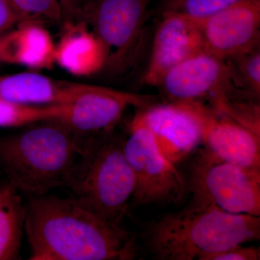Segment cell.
Wrapping results in <instances>:
<instances>
[{"label": "cell", "mask_w": 260, "mask_h": 260, "mask_svg": "<svg viewBox=\"0 0 260 260\" xmlns=\"http://www.w3.org/2000/svg\"><path fill=\"white\" fill-rule=\"evenodd\" d=\"M62 10L63 23L74 21L80 0H59Z\"/></svg>", "instance_id": "obj_24"}, {"label": "cell", "mask_w": 260, "mask_h": 260, "mask_svg": "<svg viewBox=\"0 0 260 260\" xmlns=\"http://www.w3.org/2000/svg\"><path fill=\"white\" fill-rule=\"evenodd\" d=\"M198 22L205 50L223 60L260 44V0H240Z\"/></svg>", "instance_id": "obj_11"}, {"label": "cell", "mask_w": 260, "mask_h": 260, "mask_svg": "<svg viewBox=\"0 0 260 260\" xmlns=\"http://www.w3.org/2000/svg\"><path fill=\"white\" fill-rule=\"evenodd\" d=\"M66 32L55 47V61L72 74L89 75L104 68L100 42L81 21L66 22Z\"/></svg>", "instance_id": "obj_16"}, {"label": "cell", "mask_w": 260, "mask_h": 260, "mask_svg": "<svg viewBox=\"0 0 260 260\" xmlns=\"http://www.w3.org/2000/svg\"><path fill=\"white\" fill-rule=\"evenodd\" d=\"M160 15L148 68L142 78L145 85L156 87L169 70L205 50L199 22L172 12Z\"/></svg>", "instance_id": "obj_12"}, {"label": "cell", "mask_w": 260, "mask_h": 260, "mask_svg": "<svg viewBox=\"0 0 260 260\" xmlns=\"http://www.w3.org/2000/svg\"><path fill=\"white\" fill-rule=\"evenodd\" d=\"M0 61L49 68L55 61V46L42 25L22 22L0 35Z\"/></svg>", "instance_id": "obj_15"}, {"label": "cell", "mask_w": 260, "mask_h": 260, "mask_svg": "<svg viewBox=\"0 0 260 260\" xmlns=\"http://www.w3.org/2000/svg\"><path fill=\"white\" fill-rule=\"evenodd\" d=\"M157 87L171 102H199L208 96L244 99L233 84L226 61L205 50L169 70Z\"/></svg>", "instance_id": "obj_10"}, {"label": "cell", "mask_w": 260, "mask_h": 260, "mask_svg": "<svg viewBox=\"0 0 260 260\" xmlns=\"http://www.w3.org/2000/svg\"><path fill=\"white\" fill-rule=\"evenodd\" d=\"M124 141L122 135H109L93 153L80 159L68 186L80 205L110 223L121 224L135 189Z\"/></svg>", "instance_id": "obj_4"}, {"label": "cell", "mask_w": 260, "mask_h": 260, "mask_svg": "<svg viewBox=\"0 0 260 260\" xmlns=\"http://www.w3.org/2000/svg\"><path fill=\"white\" fill-rule=\"evenodd\" d=\"M124 151L134 172L135 189L129 207L179 204L187 184L175 165L162 153L151 132L135 116Z\"/></svg>", "instance_id": "obj_7"}, {"label": "cell", "mask_w": 260, "mask_h": 260, "mask_svg": "<svg viewBox=\"0 0 260 260\" xmlns=\"http://www.w3.org/2000/svg\"><path fill=\"white\" fill-rule=\"evenodd\" d=\"M259 239V216L229 213L195 199L184 209L149 223L142 234L145 249L159 260H203Z\"/></svg>", "instance_id": "obj_2"}, {"label": "cell", "mask_w": 260, "mask_h": 260, "mask_svg": "<svg viewBox=\"0 0 260 260\" xmlns=\"http://www.w3.org/2000/svg\"><path fill=\"white\" fill-rule=\"evenodd\" d=\"M23 22L39 24L63 23L62 10L59 0H7Z\"/></svg>", "instance_id": "obj_20"}, {"label": "cell", "mask_w": 260, "mask_h": 260, "mask_svg": "<svg viewBox=\"0 0 260 260\" xmlns=\"http://www.w3.org/2000/svg\"><path fill=\"white\" fill-rule=\"evenodd\" d=\"M203 143L222 160L260 172V135L210 107Z\"/></svg>", "instance_id": "obj_13"}, {"label": "cell", "mask_w": 260, "mask_h": 260, "mask_svg": "<svg viewBox=\"0 0 260 260\" xmlns=\"http://www.w3.org/2000/svg\"><path fill=\"white\" fill-rule=\"evenodd\" d=\"M80 158L73 135L56 119L0 138V167L26 197L68 187Z\"/></svg>", "instance_id": "obj_3"}, {"label": "cell", "mask_w": 260, "mask_h": 260, "mask_svg": "<svg viewBox=\"0 0 260 260\" xmlns=\"http://www.w3.org/2000/svg\"><path fill=\"white\" fill-rule=\"evenodd\" d=\"M186 184L191 199L229 213L260 216V172L222 160L206 146L198 150Z\"/></svg>", "instance_id": "obj_6"}, {"label": "cell", "mask_w": 260, "mask_h": 260, "mask_svg": "<svg viewBox=\"0 0 260 260\" xmlns=\"http://www.w3.org/2000/svg\"><path fill=\"white\" fill-rule=\"evenodd\" d=\"M23 19L7 0H0V35L21 23Z\"/></svg>", "instance_id": "obj_23"}, {"label": "cell", "mask_w": 260, "mask_h": 260, "mask_svg": "<svg viewBox=\"0 0 260 260\" xmlns=\"http://www.w3.org/2000/svg\"><path fill=\"white\" fill-rule=\"evenodd\" d=\"M233 84L247 100L259 102V45L228 59Z\"/></svg>", "instance_id": "obj_18"}, {"label": "cell", "mask_w": 260, "mask_h": 260, "mask_svg": "<svg viewBox=\"0 0 260 260\" xmlns=\"http://www.w3.org/2000/svg\"><path fill=\"white\" fill-rule=\"evenodd\" d=\"M157 103L153 95L129 93L93 85L73 102L65 104L56 120L74 138L81 158L95 151L108 137L129 107L143 109Z\"/></svg>", "instance_id": "obj_8"}, {"label": "cell", "mask_w": 260, "mask_h": 260, "mask_svg": "<svg viewBox=\"0 0 260 260\" xmlns=\"http://www.w3.org/2000/svg\"><path fill=\"white\" fill-rule=\"evenodd\" d=\"M208 107L200 102L152 104L135 115L151 132L162 153L179 164L203 143Z\"/></svg>", "instance_id": "obj_9"}, {"label": "cell", "mask_w": 260, "mask_h": 260, "mask_svg": "<svg viewBox=\"0 0 260 260\" xmlns=\"http://www.w3.org/2000/svg\"><path fill=\"white\" fill-rule=\"evenodd\" d=\"M25 206L8 179L0 181V260L20 259Z\"/></svg>", "instance_id": "obj_17"}, {"label": "cell", "mask_w": 260, "mask_h": 260, "mask_svg": "<svg viewBox=\"0 0 260 260\" xmlns=\"http://www.w3.org/2000/svg\"><path fill=\"white\" fill-rule=\"evenodd\" d=\"M93 87L39 73H17L0 76V99L34 105L68 104Z\"/></svg>", "instance_id": "obj_14"}, {"label": "cell", "mask_w": 260, "mask_h": 260, "mask_svg": "<svg viewBox=\"0 0 260 260\" xmlns=\"http://www.w3.org/2000/svg\"><path fill=\"white\" fill-rule=\"evenodd\" d=\"M240 0H162L158 12H172L201 21Z\"/></svg>", "instance_id": "obj_21"}, {"label": "cell", "mask_w": 260, "mask_h": 260, "mask_svg": "<svg viewBox=\"0 0 260 260\" xmlns=\"http://www.w3.org/2000/svg\"><path fill=\"white\" fill-rule=\"evenodd\" d=\"M24 229L30 260H132L138 257L137 237L110 223L75 198L27 197Z\"/></svg>", "instance_id": "obj_1"}, {"label": "cell", "mask_w": 260, "mask_h": 260, "mask_svg": "<svg viewBox=\"0 0 260 260\" xmlns=\"http://www.w3.org/2000/svg\"><path fill=\"white\" fill-rule=\"evenodd\" d=\"M65 104L34 105L0 99V126L20 127L60 117Z\"/></svg>", "instance_id": "obj_19"}, {"label": "cell", "mask_w": 260, "mask_h": 260, "mask_svg": "<svg viewBox=\"0 0 260 260\" xmlns=\"http://www.w3.org/2000/svg\"><path fill=\"white\" fill-rule=\"evenodd\" d=\"M151 0H80L74 21L91 28L109 72L123 73L136 59Z\"/></svg>", "instance_id": "obj_5"}, {"label": "cell", "mask_w": 260, "mask_h": 260, "mask_svg": "<svg viewBox=\"0 0 260 260\" xmlns=\"http://www.w3.org/2000/svg\"><path fill=\"white\" fill-rule=\"evenodd\" d=\"M243 244L233 246L222 252L210 254L203 260H259V248L254 246H243Z\"/></svg>", "instance_id": "obj_22"}]
</instances>
